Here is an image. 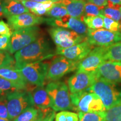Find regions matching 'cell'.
<instances>
[{
	"label": "cell",
	"instance_id": "cell-1",
	"mask_svg": "<svg viewBox=\"0 0 121 121\" xmlns=\"http://www.w3.org/2000/svg\"><path fill=\"white\" fill-rule=\"evenodd\" d=\"M54 53L47 39L41 35L35 41L15 53V67L18 69L29 63L43 61L52 58Z\"/></svg>",
	"mask_w": 121,
	"mask_h": 121
},
{
	"label": "cell",
	"instance_id": "cell-2",
	"mask_svg": "<svg viewBox=\"0 0 121 121\" xmlns=\"http://www.w3.org/2000/svg\"><path fill=\"white\" fill-rule=\"evenodd\" d=\"M51 100V108L55 112L75 110L67 84L60 81H50L45 87Z\"/></svg>",
	"mask_w": 121,
	"mask_h": 121
},
{
	"label": "cell",
	"instance_id": "cell-3",
	"mask_svg": "<svg viewBox=\"0 0 121 121\" xmlns=\"http://www.w3.org/2000/svg\"><path fill=\"white\" fill-rule=\"evenodd\" d=\"M88 89L100 98L106 110L112 108L121 100V87L103 78H98Z\"/></svg>",
	"mask_w": 121,
	"mask_h": 121
},
{
	"label": "cell",
	"instance_id": "cell-4",
	"mask_svg": "<svg viewBox=\"0 0 121 121\" xmlns=\"http://www.w3.org/2000/svg\"><path fill=\"white\" fill-rule=\"evenodd\" d=\"M70 97L75 110L78 112H102L107 110L100 98L89 89L70 94Z\"/></svg>",
	"mask_w": 121,
	"mask_h": 121
},
{
	"label": "cell",
	"instance_id": "cell-5",
	"mask_svg": "<svg viewBox=\"0 0 121 121\" xmlns=\"http://www.w3.org/2000/svg\"><path fill=\"white\" fill-rule=\"evenodd\" d=\"M6 99L9 118L11 121H13L26 108L34 107L31 94L26 90L11 92L6 96Z\"/></svg>",
	"mask_w": 121,
	"mask_h": 121
},
{
	"label": "cell",
	"instance_id": "cell-6",
	"mask_svg": "<svg viewBox=\"0 0 121 121\" xmlns=\"http://www.w3.org/2000/svg\"><path fill=\"white\" fill-rule=\"evenodd\" d=\"M56 49L67 48L86 40V36L63 28L52 26L48 30Z\"/></svg>",
	"mask_w": 121,
	"mask_h": 121
},
{
	"label": "cell",
	"instance_id": "cell-7",
	"mask_svg": "<svg viewBox=\"0 0 121 121\" xmlns=\"http://www.w3.org/2000/svg\"><path fill=\"white\" fill-rule=\"evenodd\" d=\"M48 66V63L40 61L29 63L17 69L29 84L40 86H44Z\"/></svg>",
	"mask_w": 121,
	"mask_h": 121
},
{
	"label": "cell",
	"instance_id": "cell-8",
	"mask_svg": "<svg viewBox=\"0 0 121 121\" xmlns=\"http://www.w3.org/2000/svg\"><path fill=\"white\" fill-rule=\"evenodd\" d=\"M40 36V29L37 26L13 31L11 36V43L9 52L11 54H15L35 41Z\"/></svg>",
	"mask_w": 121,
	"mask_h": 121
},
{
	"label": "cell",
	"instance_id": "cell-9",
	"mask_svg": "<svg viewBox=\"0 0 121 121\" xmlns=\"http://www.w3.org/2000/svg\"><path fill=\"white\" fill-rule=\"evenodd\" d=\"M80 62L69 60L62 56L56 57L48 66L47 80L58 81L65 75L76 70Z\"/></svg>",
	"mask_w": 121,
	"mask_h": 121
},
{
	"label": "cell",
	"instance_id": "cell-10",
	"mask_svg": "<svg viewBox=\"0 0 121 121\" xmlns=\"http://www.w3.org/2000/svg\"><path fill=\"white\" fill-rule=\"evenodd\" d=\"M86 40L96 47H108L121 42V33L110 31L106 29H87Z\"/></svg>",
	"mask_w": 121,
	"mask_h": 121
},
{
	"label": "cell",
	"instance_id": "cell-11",
	"mask_svg": "<svg viewBox=\"0 0 121 121\" xmlns=\"http://www.w3.org/2000/svg\"><path fill=\"white\" fill-rule=\"evenodd\" d=\"M98 78L96 71L86 72L77 71L68 79L67 85L70 94L87 90Z\"/></svg>",
	"mask_w": 121,
	"mask_h": 121
},
{
	"label": "cell",
	"instance_id": "cell-12",
	"mask_svg": "<svg viewBox=\"0 0 121 121\" xmlns=\"http://www.w3.org/2000/svg\"><path fill=\"white\" fill-rule=\"evenodd\" d=\"M105 47H96L78 64V71L95 72L98 67L106 61Z\"/></svg>",
	"mask_w": 121,
	"mask_h": 121
},
{
	"label": "cell",
	"instance_id": "cell-13",
	"mask_svg": "<svg viewBox=\"0 0 121 121\" xmlns=\"http://www.w3.org/2000/svg\"><path fill=\"white\" fill-rule=\"evenodd\" d=\"M45 23L52 26H58L72 30L82 35L86 36L87 27L81 20L69 15L60 19L44 18Z\"/></svg>",
	"mask_w": 121,
	"mask_h": 121
},
{
	"label": "cell",
	"instance_id": "cell-14",
	"mask_svg": "<svg viewBox=\"0 0 121 121\" xmlns=\"http://www.w3.org/2000/svg\"><path fill=\"white\" fill-rule=\"evenodd\" d=\"M7 19L9 26L13 31L34 26L44 22V18L30 13L8 16Z\"/></svg>",
	"mask_w": 121,
	"mask_h": 121
},
{
	"label": "cell",
	"instance_id": "cell-15",
	"mask_svg": "<svg viewBox=\"0 0 121 121\" xmlns=\"http://www.w3.org/2000/svg\"><path fill=\"white\" fill-rule=\"evenodd\" d=\"M94 48L86 40L67 48L56 49V54L62 56L69 60L81 61L84 59Z\"/></svg>",
	"mask_w": 121,
	"mask_h": 121
},
{
	"label": "cell",
	"instance_id": "cell-16",
	"mask_svg": "<svg viewBox=\"0 0 121 121\" xmlns=\"http://www.w3.org/2000/svg\"><path fill=\"white\" fill-rule=\"evenodd\" d=\"M98 78L118 84L121 82V63L106 60L96 71Z\"/></svg>",
	"mask_w": 121,
	"mask_h": 121
},
{
	"label": "cell",
	"instance_id": "cell-17",
	"mask_svg": "<svg viewBox=\"0 0 121 121\" xmlns=\"http://www.w3.org/2000/svg\"><path fill=\"white\" fill-rule=\"evenodd\" d=\"M0 77L14 83L21 90H26L29 84L24 79L15 66H6L0 68Z\"/></svg>",
	"mask_w": 121,
	"mask_h": 121
},
{
	"label": "cell",
	"instance_id": "cell-18",
	"mask_svg": "<svg viewBox=\"0 0 121 121\" xmlns=\"http://www.w3.org/2000/svg\"><path fill=\"white\" fill-rule=\"evenodd\" d=\"M29 92L31 94L34 107L39 109L51 108V98L44 86H35Z\"/></svg>",
	"mask_w": 121,
	"mask_h": 121
},
{
	"label": "cell",
	"instance_id": "cell-19",
	"mask_svg": "<svg viewBox=\"0 0 121 121\" xmlns=\"http://www.w3.org/2000/svg\"><path fill=\"white\" fill-rule=\"evenodd\" d=\"M58 2L66 7L69 16L81 19L84 15L85 0H59Z\"/></svg>",
	"mask_w": 121,
	"mask_h": 121
},
{
	"label": "cell",
	"instance_id": "cell-20",
	"mask_svg": "<svg viewBox=\"0 0 121 121\" xmlns=\"http://www.w3.org/2000/svg\"><path fill=\"white\" fill-rule=\"evenodd\" d=\"M2 2L4 16L6 17L30 13V10L18 0H2Z\"/></svg>",
	"mask_w": 121,
	"mask_h": 121
},
{
	"label": "cell",
	"instance_id": "cell-21",
	"mask_svg": "<svg viewBox=\"0 0 121 121\" xmlns=\"http://www.w3.org/2000/svg\"><path fill=\"white\" fill-rule=\"evenodd\" d=\"M105 48L106 60H112L121 63V42L105 47Z\"/></svg>",
	"mask_w": 121,
	"mask_h": 121
},
{
	"label": "cell",
	"instance_id": "cell-22",
	"mask_svg": "<svg viewBox=\"0 0 121 121\" xmlns=\"http://www.w3.org/2000/svg\"><path fill=\"white\" fill-rule=\"evenodd\" d=\"M80 20L89 29H99L104 28V20L101 15L95 16L84 15Z\"/></svg>",
	"mask_w": 121,
	"mask_h": 121
},
{
	"label": "cell",
	"instance_id": "cell-23",
	"mask_svg": "<svg viewBox=\"0 0 121 121\" xmlns=\"http://www.w3.org/2000/svg\"><path fill=\"white\" fill-rule=\"evenodd\" d=\"M59 0L57 1L53 6L52 8L46 13L47 16L49 18L53 19H60L68 14L67 11L63 4L58 2Z\"/></svg>",
	"mask_w": 121,
	"mask_h": 121
},
{
	"label": "cell",
	"instance_id": "cell-24",
	"mask_svg": "<svg viewBox=\"0 0 121 121\" xmlns=\"http://www.w3.org/2000/svg\"><path fill=\"white\" fill-rule=\"evenodd\" d=\"M17 90H22L14 83L0 77V98L4 97L9 93Z\"/></svg>",
	"mask_w": 121,
	"mask_h": 121
},
{
	"label": "cell",
	"instance_id": "cell-25",
	"mask_svg": "<svg viewBox=\"0 0 121 121\" xmlns=\"http://www.w3.org/2000/svg\"><path fill=\"white\" fill-rule=\"evenodd\" d=\"M105 112H78V121H107Z\"/></svg>",
	"mask_w": 121,
	"mask_h": 121
},
{
	"label": "cell",
	"instance_id": "cell-26",
	"mask_svg": "<svg viewBox=\"0 0 121 121\" xmlns=\"http://www.w3.org/2000/svg\"><path fill=\"white\" fill-rule=\"evenodd\" d=\"M38 113V108L35 107H29L22 111L13 121H31L37 117Z\"/></svg>",
	"mask_w": 121,
	"mask_h": 121
},
{
	"label": "cell",
	"instance_id": "cell-27",
	"mask_svg": "<svg viewBox=\"0 0 121 121\" xmlns=\"http://www.w3.org/2000/svg\"><path fill=\"white\" fill-rule=\"evenodd\" d=\"M57 1L58 0H51L44 2H38L36 7L33 10H30V12L38 16L45 15Z\"/></svg>",
	"mask_w": 121,
	"mask_h": 121
},
{
	"label": "cell",
	"instance_id": "cell-28",
	"mask_svg": "<svg viewBox=\"0 0 121 121\" xmlns=\"http://www.w3.org/2000/svg\"><path fill=\"white\" fill-rule=\"evenodd\" d=\"M107 121H121V100L105 112Z\"/></svg>",
	"mask_w": 121,
	"mask_h": 121
},
{
	"label": "cell",
	"instance_id": "cell-29",
	"mask_svg": "<svg viewBox=\"0 0 121 121\" xmlns=\"http://www.w3.org/2000/svg\"><path fill=\"white\" fill-rule=\"evenodd\" d=\"M101 15L110 19L121 22V12L119 9L109 7H103L100 10Z\"/></svg>",
	"mask_w": 121,
	"mask_h": 121
},
{
	"label": "cell",
	"instance_id": "cell-30",
	"mask_svg": "<svg viewBox=\"0 0 121 121\" xmlns=\"http://www.w3.org/2000/svg\"><path fill=\"white\" fill-rule=\"evenodd\" d=\"M55 121H78V116L76 113L63 110L56 114Z\"/></svg>",
	"mask_w": 121,
	"mask_h": 121
},
{
	"label": "cell",
	"instance_id": "cell-31",
	"mask_svg": "<svg viewBox=\"0 0 121 121\" xmlns=\"http://www.w3.org/2000/svg\"><path fill=\"white\" fill-rule=\"evenodd\" d=\"M100 15L103 19L104 28L110 31L121 33V22H116L102 15Z\"/></svg>",
	"mask_w": 121,
	"mask_h": 121
},
{
	"label": "cell",
	"instance_id": "cell-32",
	"mask_svg": "<svg viewBox=\"0 0 121 121\" xmlns=\"http://www.w3.org/2000/svg\"><path fill=\"white\" fill-rule=\"evenodd\" d=\"M15 59L8 52L0 51V68L6 66H15Z\"/></svg>",
	"mask_w": 121,
	"mask_h": 121
},
{
	"label": "cell",
	"instance_id": "cell-33",
	"mask_svg": "<svg viewBox=\"0 0 121 121\" xmlns=\"http://www.w3.org/2000/svg\"><path fill=\"white\" fill-rule=\"evenodd\" d=\"M103 7H99L92 3L86 1L85 4L84 15L86 16H100V10Z\"/></svg>",
	"mask_w": 121,
	"mask_h": 121
},
{
	"label": "cell",
	"instance_id": "cell-34",
	"mask_svg": "<svg viewBox=\"0 0 121 121\" xmlns=\"http://www.w3.org/2000/svg\"><path fill=\"white\" fill-rule=\"evenodd\" d=\"M11 43V37L8 35H0V51L9 52Z\"/></svg>",
	"mask_w": 121,
	"mask_h": 121
},
{
	"label": "cell",
	"instance_id": "cell-35",
	"mask_svg": "<svg viewBox=\"0 0 121 121\" xmlns=\"http://www.w3.org/2000/svg\"><path fill=\"white\" fill-rule=\"evenodd\" d=\"M0 118H9V113L6 96L0 98Z\"/></svg>",
	"mask_w": 121,
	"mask_h": 121
},
{
	"label": "cell",
	"instance_id": "cell-36",
	"mask_svg": "<svg viewBox=\"0 0 121 121\" xmlns=\"http://www.w3.org/2000/svg\"><path fill=\"white\" fill-rule=\"evenodd\" d=\"M13 31L8 24L4 21H0V35H8L11 37Z\"/></svg>",
	"mask_w": 121,
	"mask_h": 121
},
{
	"label": "cell",
	"instance_id": "cell-37",
	"mask_svg": "<svg viewBox=\"0 0 121 121\" xmlns=\"http://www.w3.org/2000/svg\"><path fill=\"white\" fill-rule=\"evenodd\" d=\"M39 109V113L38 116L34 119L31 121H44L45 117V115L51 108L47 109Z\"/></svg>",
	"mask_w": 121,
	"mask_h": 121
},
{
	"label": "cell",
	"instance_id": "cell-38",
	"mask_svg": "<svg viewBox=\"0 0 121 121\" xmlns=\"http://www.w3.org/2000/svg\"><path fill=\"white\" fill-rule=\"evenodd\" d=\"M22 4V5L24 6L26 8L28 9L29 10H30L34 9L35 7H36V6L37 5V4H38V2H34V1H29V0H18Z\"/></svg>",
	"mask_w": 121,
	"mask_h": 121
},
{
	"label": "cell",
	"instance_id": "cell-39",
	"mask_svg": "<svg viewBox=\"0 0 121 121\" xmlns=\"http://www.w3.org/2000/svg\"><path fill=\"white\" fill-rule=\"evenodd\" d=\"M107 6L111 8H121V0H107Z\"/></svg>",
	"mask_w": 121,
	"mask_h": 121
},
{
	"label": "cell",
	"instance_id": "cell-40",
	"mask_svg": "<svg viewBox=\"0 0 121 121\" xmlns=\"http://www.w3.org/2000/svg\"><path fill=\"white\" fill-rule=\"evenodd\" d=\"M86 2H89L95 4L99 7H104L107 6V0H85Z\"/></svg>",
	"mask_w": 121,
	"mask_h": 121
},
{
	"label": "cell",
	"instance_id": "cell-41",
	"mask_svg": "<svg viewBox=\"0 0 121 121\" xmlns=\"http://www.w3.org/2000/svg\"><path fill=\"white\" fill-rule=\"evenodd\" d=\"M56 112L54 111L52 108L48 112L44 118V121H53L54 119L55 118Z\"/></svg>",
	"mask_w": 121,
	"mask_h": 121
},
{
	"label": "cell",
	"instance_id": "cell-42",
	"mask_svg": "<svg viewBox=\"0 0 121 121\" xmlns=\"http://www.w3.org/2000/svg\"><path fill=\"white\" fill-rule=\"evenodd\" d=\"M4 16V9H3V4L1 0H0V18H2Z\"/></svg>",
	"mask_w": 121,
	"mask_h": 121
},
{
	"label": "cell",
	"instance_id": "cell-43",
	"mask_svg": "<svg viewBox=\"0 0 121 121\" xmlns=\"http://www.w3.org/2000/svg\"><path fill=\"white\" fill-rule=\"evenodd\" d=\"M29 1H34V2H46V1H51V0H29Z\"/></svg>",
	"mask_w": 121,
	"mask_h": 121
},
{
	"label": "cell",
	"instance_id": "cell-44",
	"mask_svg": "<svg viewBox=\"0 0 121 121\" xmlns=\"http://www.w3.org/2000/svg\"><path fill=\"white\" fill-rule=\"evenodd\" d=\"M0 121H13L10 120V119L9 118H0Z\"/></svg>",
	"mask_w": 121,
	"mask_h": 121
},
{
	"label": "cell",
	"instance_id": "cell-45",
	"mask_svg": "<svg viewBox=\"0 0 121 121\" xmlns=\"http://www.w3.org/2000/svg\"><path fill=\"white\" fill-rule=\"evenodd\" d=\"M119 10H120V11H121V8L119 9Z\"/></svg>",
	"mask_w": 121,
	"mask_h": 121
}]
</instances>
